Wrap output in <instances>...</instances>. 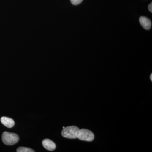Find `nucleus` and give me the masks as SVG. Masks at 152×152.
Here are the masks:
<instances>
[{
  "instance_id": "nucleus-1",
  "label": "nucleus",
  "mask_w": 152,
  "mask_h": 152,
  "mask_svg": "<svg viewBox=\"0 0 152 152\" xmlns=\"http://www.w3.org/2000/svg\"><path fill=\"white\" fill-rule=\"evenodd\" d=\"M80 129L76 126H69L63 129L61 134L66 138L74 139L77 138Z\"/></svg>"
},
{
  "instance_id": "nucleus-2",
  "label": "nucleus",
  "mask_w": 152,
  "mask_h": 152,
  "mask_svg": "<svg viewBox=\"0 0 152 152\" xmlns=\"http://www.w3.org/2000/svg\"><path fill=\"white\" fill-rule=\"evenodd\" d=\"M2 140L4 143L7 145H13L19 140V136L13 133L5 132L3 133Z\"/></svg>"
},
{
  "instance_id": "nucleus-3",
  "label": "nucleus",
  "mask_w": 152,
  "mask_h": 152,
  "mask_svg": "<svg viewBox=\"0 0 152 152\" xmlns=\"http://www.w3.org/2000/svg\"><path fill=\"white\" fill-rule=\"evenodd\" d=\"M77 138L81 140L91 142L94 139V135L91 131L86 129H81L79 131Z\"/></svg>"
},
{
  "instance_id": "nucleus-4",
  "label": "nucleus",
  "mask_w": 152,
  "mask_h": 152,
  "mask_svg": "<svg viewBox=\"0 0 152 152\" xmlns=\"http://www.w3.org/2000/svg\"><path fill=\"white\" fill-rule=\"evenodd\" d=\"M42 144L44 148L49 151H53L56 149V144L50 139H45L42 142Z\"/></svg>"
},
{
  "instance_id": "nucleus-5",
  "label": "nucleus",
  "mask_w": 152,
  "mask_h": 152,
  "mask_svg": "<svg viewBox=\"0 0 152 152\" xmlns=\"http://www.w3.org/2000/svg\"><path fill=\"white\" fill-rule=\"evenodd\" d=\"M140 23L144 28L149 30L151 27V22L148 18L146 17H141L139 19Z\"/></svg>"
},
{
  "instance_id": "nucleus-6",
  "label": "nucleus",
  "mask_w": 152,
  "mask_h": 152,
  "mask_svg": "<svg viewBox=\"0 0 152 152\" xmlns=\"http://www.w3.org/2000/svg\"><path fill=\"white\" fill-rule=\"evenodd\" d=\"M1 121L4 126L7 128L13 127L15 125V122L14 120L8 117H2L1 118Z\"/></svg>"
},
{
  "instance_id": "nucleus-7",
  "label": "nucleus",
  "mask_w": 152,
  "mask_h": 152,
  "mask_svg": "<svg viewBox=\"0 0 152 152\" xmlns=\"http://www.w3.org/2000/svg\"><path fill=\"white\" fill-rule=\"evenodd\" d=\"M18 152H34L35 151L30 148L26 147H20L18 148L17 150Z\"/></svg>"
},
{
  "instance_id": "nucleus-8",
  "label": "nucleus",
  "mask_w": 152,
  "mask_h": 152,
  "mask_svg": "<svg viewBox=\"0 0 152 152\" xmlns=\"http://www.w3.org/2000/svg\"><path fill=\"white\" fill-rule=\"evenodd\" d=\"M71 3L74 5H77L79 4H81L83 1V0H70Z\"/></svg>"
},
{
  "instance_id": "nucleus-9",
  "label": "nucleus",
  "mask_w": 152,
  "mask_h": 152,
  "mask_svg": "<svg viewBox=\"0 0 152 152\" xmlns=\"http://www.w3.org/2000/svg\"><path fill=\"white\" fill-rule=\"evenodd\" d=\"M148 10L150 12H152V3H151V4L149 5L148 6Z\"/></svg>"
},
{
  "instance_id": "nucleus-10",
  "label": "nucleus",
  "mask_w": 152,
  "mask_h": 152,
  "mask_svg": "<svg viewBox=\"0 0 152 152\" xmlns=\"http://www.w3.org/2000/svg\"><path fill=\"white\" fill-rule=\"evenodd\" d=\"M150 78H151V80L152 81V75L151 74V76H150Z\"/></svg>"
}]
</instances>
